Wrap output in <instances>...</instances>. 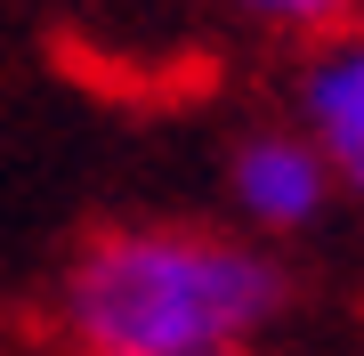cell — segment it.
Listing matches in <instances>:
<instances>
[{"mask_svg": "<svg viewBox=\"0 0 364 356\" xmlns=\"http://www.w3.org/2000/svg\"><path fill=\"white\" fill-rule=\"evenodd\" d=\"M267 251L203 227H114L65 267L57 316L81 356H235L284 316Z\"/></svg>", "mask_w": 364, "mask_h": 356, "instance_id": "cell-1", "label": "cell"}, {"mask_svg": "<svg viewBox=\"0 0 364 356\" xmlns=\"http://www.w3.org/2000/svg\"><path fill=\"white\" fill-rule=\"evenodd\" d=\"M299 114H308V146L324 154V171L364 195V33L332 41L299 73Z\"/></svg>", "mask_w": 364, "mask_h": 356, "instance_id": "cell-2", "label": "cell"}, {"mask_svg": "<svg viewBox=\"0 0 364 356\" xmlns=\"http://www.w3.org/2000/svg\"><path fill=\"white\" fill-rule=\"evenodd\" d=\"M235 203H243V219H259V227H308L316 211H324V195H332V171H324V154H316L308 138H284V130H267V138H243L235 146Z\"/></svg>", "mask_w": 364, "mask_h": 356, "instance_id": "cell-3", "label": "cell"}, {"mask_svg": "<svg viewBox=\"0 0 364 356\" xmlns=\"http://www.w3.org/2000/svg\"><path fill=\"white\" fill-rule=\"evenodd\" d=\"M227 9L275 33H364V0H227Z\"/></svg>", "mask_w": 364, "mask_h": 356, "instance_id": "cell-4", "label": "cell"}]
</instances>
